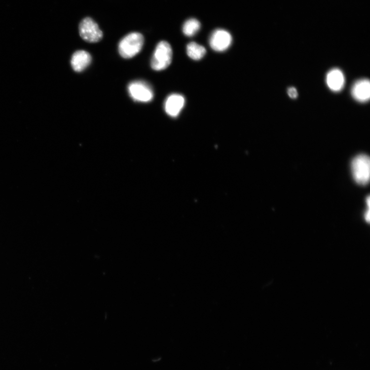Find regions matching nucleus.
I'll return each mask as SVG.
<instances>
[{
    "label": "nucleus",
    "mask_w": 370,
    "mask_h": 370,
    "mask_svg": "<svg viewBox=\"0 0 370 370\" xmlns=\"http://www.w3.org/2000/svg\"><path fill=\"white\" fill-rule=\"evenodd\" d=\"M144 43V38L142 34L138 32L131 33L120 42L118 52L124 58H132L141 51Z\"/></svg>",
    "instance_id": "1"
},
{
    "label": "nucleus",
    "mask_w": 370,
    "mask_h": 370,
    "mask_svg": "<svg viewBox=\"0 0 370 370\" xmlns=\"http://www.w3.org/2000/svg\"><path fill=\"white\" fill-rule=\"evenodd\" d=\"M172 59V48L167 41H162L157 44L151 61L153 70L160 71L167 69Z\"/></svg>",
    "instance_id": "2"
},
{
    "label": "nucleus",
    "mask_w": 370,
    "mask_h": 370,
    "mask_svg": "<svg viewBox=\"0 0 370 370\" xmlns=\"http://www.w3.org/2000/svg\"><path fill=\"white\" fill-rule=\"evenodd\" d=\"M354 179L358 184L366 185L370 180V161L368 156L360 154L354 157L351 163Z\"/></svg>",
    "instance_id": "3"
},
{
    "label": "nucleus",
    "mask_w": 370,
    "mask_h": 370,
    "mask_svg": "<svg viewBox=\"0 0 370 370\" xmlns=\"http://www.w3.org/2000/svg\"><path fill=\"white\" fill-rule=\"evenodd\" d=\"M81 38L86 42L97 43L103 37V33L96 22L90 17L83 19L79 25Z\"/></svg>",
    "instance_id": "4"
},
{
    "label": "nucleus",
    "mask_w": 370,
    "mask_h": 370,
    "mask_svg": "<svg viewBox=\"0 0 370 370\" xmlns=\"http://www.w3.org/2000/svg\"><path fill=\"white\" fill-rule=\"evenodd\" d=\"M128 92L131 98L136 101L148 102L151 101L154 96L151 86L143 81H135L128 85Z\"/></svg>",
    "instance_id": "5"
},
{
    "label": "nucleus",
    "mask_w": 370,
    "mask_h": 370,
    "mask_svg": "<svg viewBox=\"0 0 370 370\" xmlns=\"http://www.w3.org/2000/svg\"><path fill=\"white\" fill-rule=\"evenodd\" d=\"M232 42L230 34L223 29H217L211 35L210 44L211 48L217 52H223L227 50Z\"/></svg>",
    "instance_id": "6"
},
{
    "label": "nucleus",
    "mask_w": 370,
    "mask_h": 370,
    "mask_svg": "<svg viewBox=\"0 0 370 370\" xmlns=\"http://www.w3.org/2000/svg\"><path fill=\"white\" fill-rule=\"evenodd\" d=\"M185 100L183 96L178 94H171L165 101V111L170 116L176 117L180 113L185 106Z\"/></svg>",
    "instance_id": "7"
},
{
    "label": "nucleus",
    "mask_w": 370,
    "mask_h": 370,
    "mask_svg": "<svg viewBox=\"0 0 370 370\" xmlns=\"http://www.w3.org/2000/svg\"><path fill=\"white\" fill-rule=\"evenodd\" d=\"M354 98L361 102L368 101L370 97V83L367 79H363L355 82L352 88Z\"/></svg>",
    "instance_id": "8"
},
{
    "label": "nucleus",
    "mask_w": 370,
    "mask_h": 370,
    "mask_svg": "<svg viewBox=\"0 0 370 370\" xmlns=\"http://www.w3.org/2000/svg\"><path fill=\"white\" fill-rule=\"evenodd\" d=\"M92 57L87 52L80 50L74 53L71 59L73 69L77 72H81L90 66Z\"/></svg>",
    "instance_id": "9"
},
{
    "label": "nucleus",
    "mask_w": 370,
    "mask_h": 370,
    "mask_svg": "<svg viewBox=\"0 0 370 370\" xmlns=\"http://www.w3.org/2000/svg\"><path fill=\"white\" fill-rule=\"evenodd\" d=\"M327 84L330 89L339 92L343 89L345 83V78L343 72L338 69L330 71L326 78Z\"/></svg>",
    "instance_id": "10"
},
{
    "label": "nucleus",
    "mask_w": 370,
    "mask_h": 370,
    "mask_svg": "<svg viewBox=\"0 0 370 370\" xmlns=\"http://www.w3.org/2000/svg\"><path fill=\"white\" fill-rule=\"evenodd\" d=\"M205 48L195 42L189 43L187 46V53L188 56L195 61H199L205 55Z\"/></svg>",
    "instance_id": "11"
},
{
    "label": "nucleus",
    "mask_w": 370,
    "mask_h": 370,
    "mask_svg": "<svg viewBox=\"0 0 370 370\" xmlns=\"http://www.w3.org/2000/svg\"><path fill=\"white\" fill-rule=\"evenodd\" d=\"M201 28V23L196 19L191 18L187 20L183 24V32L188 37H192L196 34Z\"/></svg>",
    "instance_id": "12"
},
{
    "label": "nucleus",
    "mask_w": 370,
    "mask_h": 370,
    "mask_svg": "<svg viewBox=\"0 0 370 370\" xmlns=\"http://www.w3.org/2000/svg\"><path fill=\"white\" fill-rule=\"evenodd\" d=\"M288 93L289 96L293 99L297 98L298 95L297 90L294 87H289L288 90Z\"/></svg>",
    "instance_id": "13"
}]
</instances>
